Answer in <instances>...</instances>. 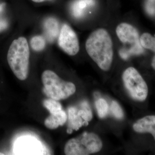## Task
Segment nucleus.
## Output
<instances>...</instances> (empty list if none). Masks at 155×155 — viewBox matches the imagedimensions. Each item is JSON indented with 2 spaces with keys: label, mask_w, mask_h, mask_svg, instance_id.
I'll list each match as a JSON object with an SVG mask.
<instances>
[{
  "label": "nucleus",
  "mask_w": 155,
  "mask_h": 155,
  "mask_svg": "<svg viewBox=\"0 0 155 155\" xmlns=\"http://www.w3.org/2000/svg\"><path fill=\"white\" fill-rule=\"evenodd\" d=\"M13 152L15 155H47L48 152L39 139L33 136H21L15 140Z\"/></svg>",
  "instance_id": "6"
},
{
  "label": "nucleus",
  "mask_w": 155,
  "mask_h": 155,
  "mask_svg": "<svg viewBox=\"0 0 155 155\" xmlns=\"http://www.w3.org/2000/svg\"><path fill=\"white\" fill-rule=\"evenodd\" d=\"M86 50L102 70H110L113 60V41L106 29L99 28L90 35L86 42Z\"/></svg>",
  "instance_id": "1"
},
{
  "label": "nucleus",
  "mask_w": 155,
  "mask_h": 155,
  "mask_svg": "<svg viewBox=\"0 0 155 155\" xmlns=\"http://www.w3.org/2000/svg\"><path fill=\"white\" fill-rule=\"evenodd\" d=\"M146 9L150 15L155 14V4L152 0H148L146 4Z\"/></svg>",
  "instance_id": "20"
},
{
  "label": "nucleus",
  "mask_w": 155,
  "mask_h": 155,
  "mask_svg": "<svg viewBox=\"0 0 155 155\" xmlns=\"http://www.w3.org/2000/svg\"><path fill=\"white\" fill-rule=\"evenodd\" d=\"M46 45L45 38L42 36H35L31 40V45L33 50L39 52L44 50Z\"/></svg>",
  "instance_id": "17"
},
{
  "label": "nucleus",
  "mask_w": 155,
  "mask_h": 155,
  "mask_svg": "<svg viewBox=\"0 0 155 155\" xmlns=\"http://www.w3.org/2000/svg\"><path fill=\"white\" fill-rule=\"evenodd\" d=\"M44 29L48 40L50 42H52L57 38L59 34V22L55 18H48L45 20Z\"/></svg>",
  "instance_id": "12"
},
{
  "label": "nucleus",
  "mask_w": 155,
  "mask_h": 155,
  "mask_svg": "<svg viewBox=\"0 0 155 155\" xmlns=\"http://www.w3.org/2000/svg\"><path fill=\"white\" fill-rule=\"evenodd\" d=\"M5 6V4H0V32L6 29L9 25L4 13Z\"/></svg>",
  "instance_id": "19"
},
{
  "label": "nucleus",
  "mask_w": 155,
  "mask_h": 155,
  "mask_svg": "<svg viewBox=\"0 0 155 155\" xmlns=\"http://www.w3.org/2000/svg\"><path fill=\"white\" fill-rule=\"evenodd\" d=\"M94 4V0H75L71 7L72 15L75 18H81Z\"/></svg>",
  "instance_id": "11"
},
{
  "label": "nucleus",
  "mask_w": 155,
  "mask_h": 155,
  "mask_svg": "<svg viewBox=\"0 0 155 155\" xmlns=\"http://www.w3.org/2000/svg\"><path fill=\"white\" fill-rule=\"evenodd\" d=\"M43 92L48 98L59 101L65 100L76 91L75 84L66 82L51 70H45L42 74Z\"/></svg>",
  "instance_id": "3"
},
{
  "label": "nucleus",
  "mask_w": 155,
  "mask_h": 155,
  "mask_svg": "<svg viewBox=\"0 0 155 155\" xmlns=\"http://www.w3.org/2000/svg\"><path fill=\"white\" fill-rule=\"evenodd\" d=\"M151 66L152 67V68L154 69V70H155V55L152 58V62H151Z\"/></svg>",
  "instance_id": "21"
},
{
  "label": "nucleus",
  "mask_w": 155,
  "mask_h": 155,
  "mask_svg": "<svg viewBox=\"0 0 155 155\" xmlns=\"http://www.w3.org/2000/svg\"><path fill=\"white\" fill-rule=\"evenodd\" d=\"M102 147V141L97 134L85 132L67 142L64 153L67 155H90L100 152Z\"/></svg>",
  "instance_id": "4"
},
{
  "label": "nucleus",
  "mask_w": 155,
  "mask_h": 155,
  "mask_svg": "<svg viewBox=\"0 0 155 155\" xmlns=\"http://www.w3.org/2000/svg\"><path fill=\"white\" fill-rule=\"evenodd\" d=\"M68 124L67 132L71 133L83 125H87L93 118V113L87 102L81 104L80 109L70 107L68 109Z\"/></svg>",
  "instance_id": "7"
},
{
  "label": "nucleus",
  "mask_w": 155,
  "mask_h": 155,
  "mask_svg": "<svg viewBox=\"0 0 155 155\" xmlns=\"http://www.w3.org/2000/svg\"><path fill=\"white\" fill-rule=\"evenodd\" d=\"M67 120V113L63 110L57 114H50L45 120V126L50 129H55L60 126H63L66 122Z\"/></svg>",
  "instance_id": "13"
},
{
  "label": "nucleus",
  "mask_w": 155,
  "mask_h": 155,
  "mask_svg": "<svg viewBox=\"0 0 155 155\" xmlns=\"http://www.w3.org/2000/svg\"><path fill=\"white\" fill-rule=\"evenodd\" d=\"M58 44L61 50L69 55H75L79 51L77 35L67 24H64L61 27L59 35Z\"/></svg>",
  "instance_id": "9"
},
{
  "label": "nucleus",
  "mask_w": 155,
  "mask_h": 155,
  "mask_svg": "<svg viewBox=\"0 0 155 155\" xmlns=\"http://www.w3.org/2000/svg\"><path fill=\"white\" fill-rule=\"evenodd\" d=\"M110 110L111 113L117 119L121 120L124 117V112L121 106L116 101H113L111 104Z\"/></svg>",
  "instance_id": "18"
},
{
  "label": "nucleus",
  "mask_w": 155,
  "mask_h": 155,
  "mask_svg": "<svg viewBox=\"0 0 155 155\" xmlns=\"http://www.w3.org/2000/svg\"><path fill=\"white\" fill-rule=\"evenodd\" d=\"M33 2H36V3H40V2H43L46 1H50V0H32Z\"/></svg>",
  "instance_id": "22"
},
{
  "label": "nucleus",
  "mask_w": 155,
  "mask_h": 155,
  "mask_svg": "<svg viewBox=\"0 0 155 155\" xmlns=\"http://www.w3.org/2000/svg\"><path fill=\"white\" fill-rule=\"evenodd\" d=\"M133 130L139 133H150L155 140V115L144 117L135 122Z\"/></svg>",
  "instance_id": "10"
},
{
  "label": "nucleus",
  "mask_w": 155,
  "mask_h": 155,
  "mask_svg": "<svg viewBox=\"0 0 155 155\" xmlns=\"http://www.w3.org/2000/svg\"><path fill=\"white\" fill-rule=\"evenodd\" d=\"M140 43L142 47L155 53V37L149 33H144L140 36Z\"/></svg>",
  "instance_id": "14"
},
{
  "label": "nucleus",
  "mask_w": 155,
  "mask_h": 155,
  "mask_svg": "<svg viewBox=\"0 0 155 155\" xmlns=\"http://www.w3.org/2000/svg\"><path fill=\"white\" fill-rule=\"evenodd\" d=\"M43 105L45 107L50 111V114H57L63 110L61 103L56 100L51 98L45 100Z\"/></svg>",
  "instance_id": "15"
},
{
  "label": "nucleus",
  "mask_w": 155,
  "mask_h": 155,
  "mask_svg": "<svg viewBox=\"0 0 155 155\" xmlns=\"http://www.w3.org/2000/svg\"><path fill=\"white\" fill-rule=\"evenodd\" d=\"M95 107L98 116L101 118L106 117L109 110V107L107 102L104 98H99L95 102Z\"/></svg>",
  "instance_id": "16"
},
{
  "label": "nucleus",
  "mask_w": 155,
  "mask_h": 155,
  "mask_svg": "<svg viewBox=\"0 0 155 155\" xmlns=\"http://www.w3.org/2000/svg\"><path fill=\"white\" fill-rule=\"evenodd\" d=\"M122 81L132 99L143 102L148 95V87L144 78L134 67L127 68L122 74Z\"/></svg>",
  "instance_id": "5"
},
{
  "label": "nucleus",
  "mask_w": 155,
  "mask_h": 155,
  "mask_svg": "<svg viewBox=\"0 0 155 155\" xmlns=\"http://www.w3.org/2000/svg\"><path fill=\"white\" fill-rule=\"evenodd\" d=\"M116 34L122 43L132 46L131 54H140L143 52V50L140 43L139 31L133 25L126 22L120 24L117 27Z\"/></svg>",
  "instance_id": "8"
},
{
  "label": "nucleus",
  "mask_w": 155,
  "mask_h": 155,
  "mask_svg": "<svg viewBox=\"0 0 155 155\" xmlns=\"http://www.w3.org/2000/svg\"><path fill=\"white\" fill-rule=\"evenodd\" d=\"M29 56V45L24 37H20L12 41L8 52L7 61L12 72L21 81L28 78Z\"/></svg>",
  "instance_id": "2"
}]
</instances>
